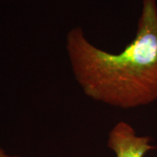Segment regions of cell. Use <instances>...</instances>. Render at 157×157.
Here are the masks:
<instances>
[{
	"instance_id": "1",
	"label": "cell",
	"mask_w": 157,
	"mask_h": 157,
	"mask_svg": "<svg viewBox=\"0 0 157 157\" xmlns=\"http://www.w3.org/2000/svg\"><path fill=\"white\" fill-rule=\"evenodd\" d=\"M66 49L75 80L93 101L121 109L157 101V1L143 0L134 39L119 53L97 47L80 27L68 32Z\"/></svg>"
},
{
	"instance_id": "2",
	"label": "cell",
	"mask_w": 157,
	"mask_h": 157,
	"mask_svg": "<svg viewBox=\"0 0 157 157\" xmlns=\"http://www.w3.org/2000/svg\"><path fill=\"white\" fill-rule=\"evenodd\" d=\"M107 144L115 157H145L155 148L149 136L139 135L128 122L123 121L117 122L109 131Z\"/></svg>"
},
{
	"instance_id": "3",
	"label": "cell",
	"mask_w": 157,
	"mask_h": 157,
	"mask_svg": "<svg viewBox=\"0 0 157 157\" xmlns=\"http://www.w3.org/2000/svg\"><path fill=\"white\" fill-rule=\"evenodd\" d=\"M0 157H25L21 155H10L8 153H6V150L0 146Z\"/></svg>"
}]
</instances>
